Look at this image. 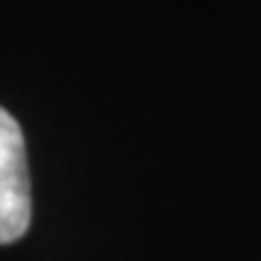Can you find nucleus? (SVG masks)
Here are the masks:
<instances>
[{"label": "nucleus", "instance_id": "obj_1", "mask_svg": "<svg viewBox=\"0 0 261 261\" xmlns=\"http://www.w3.org/2000/svg\"><path fill=\"white\" fill-rule=\"evenodd\" d=\"M32 184L21 125L0 107V245L16 243L30 229Z\"/></svg>", "mask_w": 261, "mask_h": 261}]
</instances>
